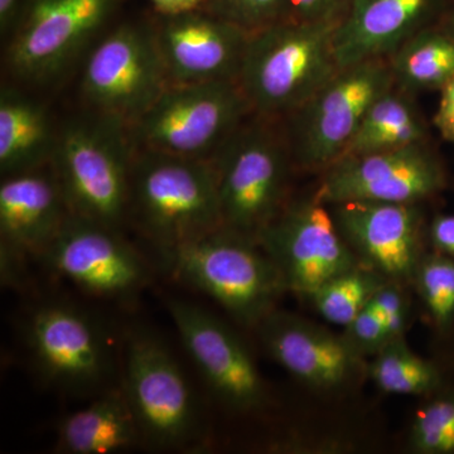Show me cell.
<instances>
[{"label":"cell","instance_id":"1","mask_svg":"<svg viewBox=\"0 0 454 454\" xmlns=\"http://www.w3.org/2000/svg\"><path fill=\"white\" fill-rule=\"evenodd\" d=\"M129 216L162 256L223 227L212 160L136 146Z\"/></svg>","mask_w":454,"mask_h":454},{"label":"cell","instance_id":"2","mask_svg":"<svg viewBox=\"0 0 454 454\" xmlns=\"http://www.w3.org/2000/svg\"><path fill=\"white\" fill-rule=\"evenodd\" d=\"M134 153L130 128L118 119L89 110L65 122L51 164L71 215L121 230L129 217Z\"/></svg>","mask_w":454,"mask_h":454},{"label":"cell","instance_id":"3","mask_svg":"<svg viewBox=\"0 0 454 454\" xmlns=\"http://www.w3.org/2000/svg\"><path fill=\"white\" fill-rule=\"evenodd\" d=\"M339 23L283 20L252 35L238 82L253 115L286 121L339 73Z\"/></svg>","mask_w":454,"mask_h":454},{"label":"cell","instance_id":"4","mask_svg":"<svg viewBox=\"0 0 454 454\" xmlns=\"http://www.w3.org/2000/svg\"><path fill=\"white\" fill-rule=\"evenodd\" d=\"M173 277L205 293L247 327L276 309L286 292L273 260L258 241L220 227L163 256Z\"/></svg>","mask_w":454,"mask_h":454},{"label":"cell","instance_id":"5","mask_svg":"<svg viewBox=\"0 0 454 454\" xmlns=\"http://www.w3.org/2000/svg\"><path fill=\"white\" fill-rule=\"evenodd\" d=\"M278 121L253 115L214 155L223 225L258 240L288 200L293 158Z\"/></svg>","mask_w":454,"mask_h":454},{"label":"cell","instance_id":"6","mask_svg":"<svg viewBox=\"0 0 454 454\" xmlns=\"http://www.w3.org/2000/svg\"><path fill=\"white\" fill-rule=\"evenodd\" d=\"M395 86L389 59L340 68L286 119L294 167L324 172L340 160L370 106Z\"/></svg>","mask_w":454,"mask_h":454},{"label":"cell","instance_id":"7","mask_svg":"<svg viewBox=\"0 0 454 454\" xmlns=\"http://www.w3.org/2000/svg\"><path fill=\"white\" fill-rule=\"evenodd\" d=\"M253 115L236 80L169 85L130 128L138 148L212 160Z\"/></svg>","mask_w":454,"mask_h":454},{"label":"cell","instance_id":"8","mask_svg":"<svg viewBox=\"0 0 454 454\" xmlns=\"http://www.w3.org/2000/svg\"><path fill=\"white\" fill-rule=\"evenodd\" d=\"M121 387L143 443L179 450L201 435L199 406L186 376L168 348L148 331L133 330L125 337Z\"/></svg>","mask_w":454,"mask_h":454},{"label":"cell","instance_id":"9","mask_svg":"<svg viewBox=\"0 0 454 454\" xmlns=\"http://www.w3.org/2000/svg\"><path fill=\"white\" fill-rule=\"evenodd\" d=\"M153 23H122L86 53L82 95L89 110L131 128L168 88Z\"/></svg>","mask_w":454,"mask_h":454},{"label":"cell","instance_id":"10","mask_svg":"<svg viewBox=\"0 0 454 454\" xmlns=\"http://www.w3.org/2000/svg\"><path fill=\"white\" fill-rule=\"evenodd\" d=\"M121 0H35L5 44V66L25 85L46 86L73 68L100 38Z\"/></svg>","mask_w":454,"mask_h":454},{"label":"cell","instance_id":"11","mask_svg":"<svg viewBox=\"0 0 454 454\" xmlns=\"http://www.w3.org/2000/svg\"><path fill=\"white\" fill-rule=\"evenodd\" d=\"M256 241L276 264L286 292L301 297L363 264L340 236L330 206L316 193L286 202Z\"/></svg>","mask_w":454,"mask_h":454},{"label":"cell","instance_id":"12","mask_svg":"<svg viewBox=\"0 0 454 454\" xmlns=\"http://www.w3.org/2000/svg\"><path fill=\"white\" fill-rule=\"evenodd\" d=\"M26 339L47 381L77 394L106 387L114 370L109 336L95 317L74 304H41L27 319Z\"/></svg>","mask_w":454,"mask_h":454},{"label":"cell","instance_id":"13","mask_svg":"<svg viewBox=\"0 0 454 454\" xmlns=\"http://www.w3.org/2000/svg\"><path fill=\"white\" fill-rule=\"evenodd\" d=\"M322 175L316 196L328 206L348 201L420 203L447 184L443 163L428 142L348 155Z\"/></svg>","mask_w":454,"mask_h":454},{"label":"cell","instance_id":"14","mask_svg":"<svg viewBox=\"0 0 454 454\" xmlns=\"http://www.w3.org/2000/svg\"><path fill=\"white\" fill-rule=\"evenodd\" d=\"M167 307L182 345L217 399L238 413L262 411L268 389L239 334L196 304L172 300Z\"/></svg>","mask_w":454,"mask_h":454},{"label":"cell","instance_id":"15","mask_svg":"<svg viewBox=\"0 0 454 454\" xmlns=\"http://www.w3.org/2000/svg\"><path fill=\"white\" fill-rule=\"evenodd\" d=\"M42 258L59 277L95 297L128 298L149 279L145 260L121 230L74 215Z\"/></svg>","mask_w":454,"mask_h":454},{"label":"cell","instance_id":"16","mask_svg":"<svg viewBox=\"0 0 454 454\" xmlns=\"http://www.w3.org/2000/svg\"><path fill=\"white\" fill-rule=\"evenodd\" d=\"M419 203L348 201L331 205L343 240L366 267L408 286L424 252Z\"/></svg>","mask_w":454,"mask_h":454},{"label":"cell","instance_id":"17","mask_svg":"<svg viewBox=\"0 0 454 454\" xmlns=\"http://www.w3.org/2000/svg\"><path fill=\"white\" fill-rule=\"evenodd\" d=\"M153 27L169 85L238 82L249 32L205 9L157 16Z\"/></svg>","mask_w":454,"mask_h":454},{"label":"cell","instance_id":"18","mask_svg":"<svg viewBox=\"0 0 454 454\" xmlns=\"http://www.w3.org/2000/svg\"><path fill=\"white\" fill-rule=\"evenodd\" d=\"M256 328L273 360L313 389L340 390L366 372L365 358L342 334L331 333L304 317L276 309Z\"/></svg>","mask_w":454,"mask_h":454},{"label":"cell","instance_id":"19","mask_svg":"<svg viewBox=\"0 0 454 454\" xmlns=\"http://www.w3.org/2000/svg\"><path fill=\"white\" fill-rule=\"evenodd\" d=\"M70 215L52 164L3 177L2 267L28 255L42 258Z\"/></svg>","mask_w":454,"mask_h":454},{"label":"cell","instance_id":"20","mask_svg":"<svg viewBox=\"0 0 454 454\" xmlns=\"http://www.w3.org/2000/svg\"><path fill=\"white\" fill-rule=\"evenodd\" d=\"M435 0H352L333 35L340 68L390 56L426 28Z\"/></svg>","mask_w":454,"mask_h":454},{"label":"cell","instance_id":"21","mask_svg":"<svg viewBox=\"0 0 454 454\" xmlns=\"http://www.w3.org/2000/svg\"><path fill=\"white\" fill-rule=\"evenodd\" d=\"M59 129L46 106L12 85L0 90L2 177L42 168L52 162Z\"/></svg>","mask_w":454,"mask_h":454},{"label":"cell","instance_id":"22","mask_svg":"<svg viewBox=\"0 0 454 454\" xmlns=\"http://www.w3.org/2000/svg\"><path fill=\"white\" fill-rule=\"evenodd\" d=\"M140 443L138 423L121 387H107L88 406L67 415L57 428L59 453L109 454Z\"/></svg>","mask_w":454,"mask_h":454},{"label":"cell","instance_id":"23","mask_svg":"<svg viewBox=\"0 0 454 454\" xmlns=\"http://www.w3.org/2000/svg\"><path fill=\"white\" fill-rule=\"evenodd\" d=\"M408 94L394 86L379 98L340 158L428 142L426 122Z\"/></svg>","mask_w":454,"mask_h":454},{"label":"cell","instance_id":"24","mask_svg":"<svg viewBox=\"0 0 454 454\" xmlns=\"http://www.w3.org/2000/svg\"><path fill=\"white\" fill-rule=\"evenodd\" d=\"M396 88L404 91L441 90L454 77V37L443 28L411 35L390 56Z\"/></svg>","mask_w":454,"mask_h":454},{"label":"cell","instance_id":"25","mask_svg":"<svg viewBox=\"0 0 454 454\" xmlns=\"http://www.w3.org/2000/svg\"><path fill=\"white\" fill-rule=\"evenodd\" d=\"M366 373L381 391L395 395H434L443 387L441 370L424 360L400 337L373 355Z\"/></svg>","mask_w":454,"mask_h":454},{"label":"cell","instance_id":"26","mask_svg":"<svg viewBox=\"0 0 454 454\" xmlns=\"http://www.w3.org/2000/svg\"><path fill=\"white\" fill-rule=\"evenodd\" d=\"M387 282L378 271L360 264L328 280L307 300L325 321L346 327Z\"/></svg>","mask_w":454,"mask_h":454},{"label":"cell","instance_id":"27","mask_svg":"<svg viewBox=\"0 0 454 454\" xmlns=\"http://www.w3.org/2000/svg\"><path fill=\"white\" fill-rule=\"evenodd\" d=\"M413 286L433 325L441 333L454 328V259L426 253L415 270Z\"/></svg>","mask_w":454,"mask_h":454},{"label":"cell","instance_id":"28","mask_svg":"<svg viewBox=\"0 0 454 454\" xmlns=\"http://www.w3.org/2000/svg\"><path fill=\"white\" fill-rule=\"evenodd\" d=\"M409 448L419 454L454 453V390L437 391L418 411Z\"/></svg>","mask_w":454,"mask_h":454},{"label":"cell","instance_id":"29","mask_svg":"<svg viewBox=\"0 0 454 454\" xmlns=\"http://www.w3.org/2000/svg\"><path fill=\"white\" fill-rule=\"evenodd\" d=\"M203 9L250 35L286 20V0H207Z\"/></svg>","mask_w":454,"mask_h":454},{"label":"cell","instance_id":"30","mask_svg":"<svg viewBox=\"0 0 454 454\" xmlns=\"http://www.w3.org/2000/svg\"><path fill=\"white\" fill-rule=\"evenodd\" d=\"M343 328L342 336L364 358L378 354L387 343L384 318L370 303Z\"/></svg>","mask_w":454,"mask_h":454},{"label":"cell","instance_id":"31","mask_svg":"<svg viewBox=\"0 0 454 454\" xmlns=\"http://www.w3.org/2000/svg\"><path fill=\"white\" fill-rule=\"evenodd\" d=\"M404 286L399 283L387 282L370 301L373 309L378 310L384 318L387 343L404 337L409 312H411V304H409Z\"/></svg>","mask_w":454,"mask_h":454},{"label":"cell","instance_id":"32","mask_svg":"<svg viewBox=\"0 0 454 454\" xmlns=\"http://www.w3.org/2000/svg\"><path fill=\"white\" fill-rule=\"evenodd\" d=\"M352 0H286V20L297 23H339Z\"/></svg>","mask_w":454,"mask_h":454},{"label":"cell","instance_id":"33","mask_svg":"<svg viewBox=\"0 0 454 454\" xmlns=\"http://www.w3.org/2000/svg\"><path fill=\"white\" fill-rule=\"evenodd\" d=\"M35 0H0V37L7 44L23 25Z\"/></svg>","mask_w":454,"mask_h":454},{"label":"cell","instance_id":"34","mask_svg":"<svg viewBox=\"0 0 454 454\" xmlns=\"http://www.w3.org/2000/svg\"><path fill=\"white\" fill-rule=\"evenodd\" d=\"M428 238L433 252L454 259V215H437L430 223Z\"/></svg>","mask_w":454,"mask_h":454},{"label":"cell","instance_id":"35","mask_svg":"<svg viewBox=\"0 0 454 454\" xmlns=\"http://www.w3.org/2000/svg\"><path fill=\"white\" fill-rule=\"evenodd\" d=\"M441 100L433 122L442 138L454 145V77L441 89Z\"/></svg>","mask_w":454,"mask_h":454},{"label":"cell","instance_id":"36","mask_svg":"<svg viewBox=\"0 0 454 454\" xmlns=\"http://www.w3.org/2000/svg\"><path fill=\"white\" fill-rule=\"evenodd\" d=\"M157 16H177L205 8L207 0H149Z\"/></svg>","mask_w":454,"mask_h":454},{"label":"cell","instance_id":"37","mask_svg":"<svg viewBox=\"0 0 454 454\" xmlns=\"http://www.w3.org/2000/svg\"><path fill=\"white\" fill-rule=\"evenodd\" d=\"M441 28H443L444 31L447 33H450V35H453L454 37V14L453 16H450L446 20V23H444L443 26L441 27Z\"/></svg>","mask_w":454,"mask_h":454}]
</instances>
